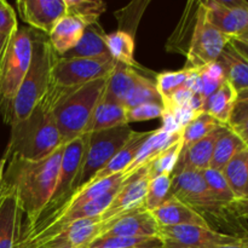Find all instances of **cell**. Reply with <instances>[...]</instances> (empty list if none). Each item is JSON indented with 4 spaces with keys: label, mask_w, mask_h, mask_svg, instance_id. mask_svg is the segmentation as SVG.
I'll return each instance as SVG.
<instances>
[{
    "label": "cell",
    "mask_w": 248,
    "mask_h": 248,
    "mask_svg": "<svg viewBox=\"0 0 248 248\" xmlns=\"http://www.w3.org/2000/svg\"><path fill=\"white\" fill-rule=\"evenodd\" d=\"M64 145L41 160H27L19 156L9 159L2 186L14 193L19 207L27 216L26 227L36 222L52 198L60 171Z\"/></svg>",
    "instance_id": "obj_1"
},
{
    "label": "cell",
    "mask_w": 248,
    "mask_h": 248,
    "mask_svg": "<svg viewBox=\"0 0 248 248\" xmlns=\"http://www.w3.org/2000/svg\"><path fill=\"white\" fill-rule=\"evenodd\" d=\"M60 56L47 35L33 31V55L31 67L11 103L2 108L5 123L10 126L26 120L47 94L53 65Z\"/></svg>",
    "instance_id": "obj_2"
},
{
    "label": "cell",
    "mask_w": 248,
    "mask_h": 248,
    "mask_svg": "<svg viewBox=\"0 0 248 248\" xmlns=\"http://www.w3.org/2000/svg\"><path fill=\"white\" fill-rule=\"evenodd\" d=\"M108 78L94 80L77 89H48L45 97L51 104L63 144L86 135L94 109L103 97Z\"/></svg>",
    "instance_id": "obj_3"
},
{
    "label": "cell",
    "mask_w": 248,
    "mask_h": 248,
    "mask_svg": "<svg viewBox=\"0 0 248 248\" xmlns=\"http://www.w3.org/2000/svg\"><path fill=\"white\" fill-rule=\"evenodd\" d=\"M10 127V140L2 159L5 162L12 156L36 161L64 145L46 97L26 120Z\"/></svg>",
    "instance_id": "obj_4"
},
{
    "label": "cell",
    "mask_w": 248,
    "mask_h": 248,
    "mask_svg": "<svg viewBox=\"0 0 248 248\" xmlns=\"http://www.w3.org/2000/svg\"><path fill=\"white\" fill-rule=\"evenodd\" d=\"M136 131L128 125L110 130L97 131L87 133V143L85 148L80 172L74 184V191H78L82 186L91 182V179L107 166L114 155L119 152L126 143L132 138Z\"/></svg>",
    "instance_id": "obj_5"
},
{
    "label": "cell",
    "mask_w": 248,
    "mask_h": 248,
    "mask_svg": "<svg viewBox=\"0 0 248 248\" xmlns=\"http://www.w3.org/2000/svg\"><path fill=\"white\" fill-rule=\"evenodd\" d=\"M31 55L33 29L18 27L16 33L10 36L0 67V94L4 99L2 108L11 103L16 96L31 67Z\"/></svg>",
    "instance_id": "obj_6"
},
{
    "label": "cell",
    "mask_w": 248,
    "mask_h": 248,
    "mask_svg": "<svg viewBox=\"0 0 248 248\" xmlns=\"http://www.w3.org/2000/svg\"><path fill=\"white\" fill-rule=\"evenodd\" d=\"M232 39L212 26L207 21L202 2L196 9L195 26L186 50V69H200L217 62L219 56Z\"/></svg>",
    "instance_id": "obj_7"
},
{
    "label": "cell",
    "mask_w": 248,
    "mask_h": 248,
    "mask_svg": "<svg viewBox=\"0 0 248 248\" xmlns=\"http://www.w3.org/2000/svg\"><path fill=\"white\" fill-rule=\"evenodd\" d=\"M115 63L113 58L89 60L58 57L51 74L50 89H77L94 80L108 78L113 72Z\"/></svg>",
    "instance_id": "obj_8"
},
{
    "label": "cell",
    "mask_w": 248,
    "mask_h": 248,
    "mask_svg": "<svg viewBox=\"0 0 248 248\" xmlns=\"http://www.w3.org/2000/svg\"><path fill=\"white\" fill-rule=\"evenodd\" d=\"M87 143V135L78 137L75 140H70L67 144H64L62 153V159H61L60 171H58L57 182H56L55 190H53L52 198L50 202L45 207V210L41 212L39 218L34 224L31 227H24L22 229H29L34 227L36 223L46 219L50 217L52 213H55L58 208L62 206V203L69 198L74 191V184L77 181V177L80 172L82 159H84L85 148Z\"/></svg>",
    "instance_id": "obj_9"
},
{
    "label": "cell",
    "mask_w": 248,
    "mask_h": 248,
    "mask_svg": "<svg viewBox=\"0 0 248 248\" xmlns=\"http://www.w3.org/2000/svg\"><path fill=\"white\" fill-rule=\"evenodd\" d=\"M172 177V195L190 206L201 216L203 213L220 216L223 212H227V207L215 198L201 172L182 171Z\"/></svg>",
    "instance_id": "obj_10"
},
{
    "label": "cell",
    "mask_w": 248,
    "mask_h": 248,
    "mask_svg": "<svg viewBox=\"0 0 248 248\" xmlns=\"http://www.w3.org/2000/svg\"><path fill=\"white\" fill-rule=\"evenodd\" d=\"M157 236L161 240L162 248H213L241 241V237L200 225L160 227Z\"/></svg>",
    "instance_id": "obj_11"
},
{
    "label": "cell",
    "mask_w": 248,
    "mask_h": 248,
    "mask_svg": "<svg viewBox=\"0 0 248 248\" xmlns=\"http://www.w3.org/2000/svg\"><path fill=\"white\" fill-rule=\"evenodd\" d=\"M150 176L147 166L137 170L124 181L110 205L99 216L102 224L110 222L125 213L144 207L145 195Z\"/></svg>",
    "instance_id": "obj_12"
},
{
    "label": "cell",
    "mask_w": 248,
    "mask_h": 248,
    "mask_svg": "<svg viewBox=\"0 0 248 248\" xmlns=\"http://www.w3.org/2000/svg\"><path fill=\"white\" fill-rule=\"evenodd\" d=\"M207 21L232 39L248 31V2L245 0L202 1Z\"/></svg>",
    "instance_id": "obj_13"
},
{
    "label": "cell",
    "mask_w": 248,
    "mask_h": 248,
    "mask_svg": "<svg viewBox=\"0 0 248 248\" xmlns=\"http://www.w3.org/2000/svg\"><path fill=\"white\" fill-rule=\"evenodd\" d=\"M16 6L22 21L45 35L67 15L64 0H18Z\"/></svg>",
    "instance_id": "obj_14"
},
{
    "label": "cell",
    "mask_w": 248,
    "mask_h": 248,
    "mask_svg": "<svg viewBox=\"0 0 248 248\" xmlns=\"http://www.w3.org/2000/svg\"><path fill=\"white\" fill-rule=\"evenodd\" d=\"M159 228L152 212L142 207L102 224L99 236L108 235L125 237H155L159 235Z\"/></svg>",
    "instance_id": "obj_15"
},
{
    "label": "cell",
    "mask_w": 248,
    "mask_h": 248,
    "mask_svg": "<svg viewBox=\"0 0 248 248\" xmlns=\"http://www.w3.org/2000/svg\"><path fill=\"white\" fill-rule=\"evenodd\" d=\"M101 229L102 223L99 217L80 219L70 223L41 245L46 248H87L99 236Z\"/></svg>",
    "instance_id": "obj_16"
},
{
    "label": "cell",
    "mask_w": 248,
    "mask_h": 248,
    "mask_svg": "<svg viewBox=\"0 0 248 248\" xmlns=\"http://www.w3.org/2000/svg\"><path fill=\"white\" fill-rule=\"evenodd\" d=\"M22 211L11 190L0 186V248H15L21 236Z\"/></svg>",
    "instance_id": "obj_17"
},
{
    "label": "cell",
    "mask_w": 248,
    "mask_h": 248,
    "mask_svg": "<svg viewBox=\"0 0 248 248\" xmlns=\"http://www.w3.org/2000/svg\"><path fill=\"white\" fill-rule=\"evenodd\" d=\"M229 126H219L215 131H212L210 135L206 136L205 138L196 142L195 144L189 147L188 149L183 150L181 153V156H179L178 164H177L173 174L182 171L202 172L205 170L210 169V164L211 160H212L216 143H217L218 138L222 136V133Z\"/></svg>",
    "instance_id": "obj_18"
},
{
    "label": "cell",
    "mask_w": 248,
    "mask_h": 248,
    "mask_svg": "<svg viewBox=\"0 0 248 248\" xmlns=\"http://www.w3.org/2000/svg\"><path fill=\"white\" fill-rule=\"evenodd\" d=\"M152 215L154 216L159 227H176V225L211 227L203 216L172 194L159 208L153 211Z\"/></svg>",
    "instance_id": "obj_19"
},
{
    "label": "cell",
    "mask_w": 248,
    "mask_h": 248,
    "mask_svg": "<svg viewBox=\"0 0 248 248\" xmlns=\"http://www.w3.org/2000/svg\"><path fill=\"white\" fill-rule=\"evenodd\" d=\"M182 138V132L170 133L164 131L162 128L152 131L149 137L143 142L140 148L138 149L135 159L130 164V166L123 172L125 178L130 177L131 174L135 173L137 170L149 165L160 153L166 150L167 148L171 147L173 143L179 140Z\"/></svg>",
    "instance_id": "obj_20"
},
{
    "label": "cell",
    "mask_w": 248,
    "mask_h": 248,
    "mask_svg": "<svg viewBox=\"0 0 248 248\" xmlns=\"http://www.w3.org/2000/svg\"><path fill=\"white\" fill-rule=\"evenodd\" d=\"M104 29L99 22L85 27L84 34L74 48L61 56L62 58H89V60H108L111 58L106 45Z\"/></svg>",
    "instance_id": "obj_21"
},
{
    "label": "cell",
    "mask_w": 248,
    "mask_h": 248,
    "mask_svg": "<svg viewBox=\"0 0 248 248\" xmlns=\"http://www.w3.org/2000/svg\"><path fill=\"white\" fill-rule=\"evenodd\" d=\"M223 68L225 79L236 91L237 96L248 93V61L230 41L217 61Z\"/></svg>",
    "instance_id": "obj_22"
},
{
    "label": "cell",
    "mask_w": 248,
    "mask_h": 248,
    "mask_svg": "<svg viewBox=\"0 0 248 248\" xmlns=\"http://www.w3.org/2000/svg\"><path fill=\"white\" fill-rule=\"evenodd\" d=\"M85 24L77 17L65 15L57 22L52 31L48 33L47 38L51 46L58 56H63L74 48L82 38Z\"/></svg>",
    "instance_id": "obj_23"
},
{
    "label": "cell",
    "mask_w": 248,
    "mask_h": 248,
    "mask_svg": "<svg viewBox=\"0 0 248 248\" xmlns=\"http://www.w3.org/2000/svg\"><path fill=\"white\" fill-rule=\"evenodd\" d=\"M143 75L136 72V69H133V68L116 62L115 67H114L113 72L109 75L108 81H107L103 98L123 104L124 99L126 98L128 92L140 81Z\"/></svg>",
    "instance_id": "obj_24"
},
{
    "label": "cell",
    "mask_w": 248,
    "mask_h": 248,
    "mask_svg": "<svg viewBox=\"0 0 248 248\" xmlns=\"http://www.w3.org/2000/svg\"><path fill=\"white\" fill-rule=\"evenodd\" d=\"M150 133H152V131H148V132H135V135H133L132 138L126 143L125 147L121 148V149L114 155L113 159L107 164V166L104 167V169H102L101 171L91 179L90 183L102 181V179L108 178V177L114 176V174L116 173H121V172L125 171V170L130 166V164L132 162V160L135 159L136 154H137L138 149H140V145L143 144V142L149 137Z\"/></svg>",
    "instance_id": "obj_25"
},
{
    "label": "cell",
    "mask_w": 248,
    "mask_h": 248,
    "mask_svg": "<svg viewBox=\"0 0 248 248\" xmlns=\"http://www.w3.org/2000/svg\"><path fill=\"white\" fill-rule=\"evenodd\" d=\"M236 102V91L230 85V82L225 80L224 84L215 93L205 99L203 111L210 114L222 125L229 126Z\"/></svg>",
    "instance_id": "obj_26"
},
{
    "label": "cell",
    "mask_w": 248,
    "mask_h": 248,
    "mask_svg": "<svg viewBox=\"0 0 248 248\" xmlns=\"http://www.w3.org/2000/svg\"><path fill=\"white\" fill-rule=\"evenodd\" d=\"M125 110V107L121 103L108 101L102 97L101 102L97 104L96 109H94V113L86 130V135L97 132V131L110 130V128L126 126L127 121H126Z\"/></svg>",
    "instance_id": "obj_27"
},
{
    "label": "cell",
    "mask_w": 248,
    "mask_h": 248,
    "mask_svg": "<svg viewBox=\"0 0 248 248\" xmlns=\"http://www.w3.org/2000/svg\"><path fill=\"white\" fill-rule=\"evenodd\" d=\"M230 189L236 200L245 198L248 194V148L237 153L227 166L222 170Z\"/></svg>",
    "instance_id": "obj_28"
},
{
    "label": "cell",
    "mask_w": 248,
    "mask_h": 248,
    "mask_svg": "<svg viewBox=\"0 0 248 248\" xmlns=\"http://www.w3.org/2000/svg\"><path fill=\"white\" fill-rule=\"evenodd\" d=\"M106 45L109 55L115 62L135 69L138 63L135 60V38L130 31H119L106 35Z\"/></svg>",
    "instance_id": "obj_29"
},
{
    "label": "cell",
    "mask_w": 248,
    "mask_h": 248,
    "mask_svg": "<svg viewBox=\"0 0 248 248\" xmlns=\"http://www.w3.org/2000/svg\"><path fill=\"white\" fill-rule=\"evenodd\" d=\"M245 148H246V145L244 144L241 138L232 128L228 127L216 143L210 169L222 171L227 166L228 162Z\"/></svg>",
    "instance_id": "obj_30"
},
{
    "label": "cell",
    "mask_w": 248,
    "mask_h": 248,
    "mask_svg": "<svg viewBox=\"0 0 248 248\" xmlns=\"http://www.w3.org/2000/svg\"><path fill=\"white\" fill-rule=\"evenodd\" d=\"M222 126V124L218 123L215 118L210 115L206 111H201L190 124L186 126L182 131V143H183V149H188L196 142L205 138L206 136L210 135L212 131ZM227 126V125H225Z\"/></svg>",
    "instance_id": "obj_31"
},
{
    "label": "cell",
    "mask_w": 248,
    "mask_h": 248,
    "mask_svg": "<svg viewBox=\"0 0 248 248\" xmlns=\"http://www.w3.org/2000/svg\"><path fill=\"white\" fill-rule=\"evenodd\" d=\"M87 248H162L159 236L125 237L101 235L96 237Z\"/></svg>",
    "instance_id": "obj_32"
},
{
    "label": "cell",
    "mask_w": 248,
    "mask_h": 248,
    "mask_svg": "<svg viewBox=\"0 0 248 248\" xmlns=\"http://www.w3.org/2000/svg\"><path fill=\"white\" fill-rule=\"evenodd\" d=\"M67 15L77 17L85 26L98 22V18L106 12V2L99 0H64Z\"/></svg>",
    "instance_id": "obj_33"
},
{
    "label": "cell",
    "mask_w": 248,
    "mask_h": 248,
    "mask_svg": "<svg viewBox=\"0 0 248 248\" xmlns=\"http://www.w3.org/2000/svg\"><path fill=\"white\" fill-rule=\"evenodd\" d=\"M145 103L162 104V99L159 91H157L155 82H153V80L148 79V78L142 77L140 81L128 92L126 98L124 99L123 106L125 108H132V107L140 106V104Z\"/></svg>",
    "instance_id": "obj_34"
},
{
    "label": "cell",
    "mask_w": 248,
    "mask_h": 248,
    "mask_svg": "<svg viewBox=\"0 0 248 248\" xmlns=\"http://www.w3.org/2000/svg\"><path fill=\"white\" fill-rule=\"evenodd\" d=\"M172 179V174H160L150 178L144 200L145 210L153 212L167 200L171 195Z\"/></svg>",
    "instance_id": "obj_35"
},
{
    "label": "cell",
    "mask_w": 248,
    "mask_h": 248,
    "mask_svg": "<svg viewBox=\"0 0 248 248\" xmlns=\"http://www.w3.org/2000/svg\"><path fill=\"white\" fill-rule=\"evenodd\" d=\"M182 149H183V143H182V138L177 140L176 143L160 153L149 165V176L150 178L153 177L160 176V174H173L174 170H176L177 164H178L179 156H181Z\"/></svg>",
    "instance_id": "obj_36"
},
{
    "label": "cell",
    "mask_w": 248,
    "mask_h": 248,
    "mask_svg": "<svg viewBox=\"0 0 248 248\" xmlns=\"http://www.w3.org/2000/svg\"><path fill=\"white\" fill-rule=\"evenodd\" d=\"M202 173L203 179L207 183L208 188L212 191L215 198L222 203L223 206L228 208V206L232 205L236 198H235L234 193L230 189L229 184H228L227 179L223 176L222 171H217L213 169H207L205 171L201 172Z\"/></svg>",
    "instance_id": "obj_37"
},
{
    "label": "cell",
    "mask_w": 248,
    "mask_h": 248,
    "mask_svg": "<svg viewBox=\"0 0 248 248\" xmlns=\"http://www.w3.org/2000/svg\"><path fill=\"white\" fill-rule=\"evenodd\" d=\"M198 72L199 75H200L202 97L205 99L208 98L211 94L215 93L227 80L222 65L218 62L205 65V67L198 69Z\"/></svg>",
    "instance_id": "obj_38"
},
{
    "label": "cell",
    "mask_w": 248,
    "mask_h": 248,
    "mask_svg": "<svg viewBox=\"0 0 248 248\" xmlns=\"http://www.w3.org/2000/svg\"><path fill=\"white\" fill-rule=\"evenodd\" d=\"M190 74V69L178 70V72H162L156 75V89L159 91L161 99L164 101L165 98L173 93L174 91L179 90L184 86L186 79Z\"/></svg>",
    "instance_id": "obj_39"
},
{
    "label": "cell",
    "mask_w": 248,
    "mask_h": 248,
    "mask_svg": "<svg viewBox=\"0 0 248 248\" xmlns=\"http://www.w3.org/2000/svg\"><path fill=\"white\" fill-rule=\"evenodd\" d=\"M126 121L127 125L130 123H138V121H148L154 119H162L165 114V107L160 103H145L140 106L125 108Z\"/></svg>",
    "instance_id": "obj_40"
},
{
    "label": "cell",
    "mask_w": 248,
    "mask_h": 248,
    "mask_svg": "<svg viewBox=\"0 0 248 248\" xmlns=\"http://www.w3.org/2000/svg\"><path fill=\"white\" fill-rule=\"evenodd\" d=\"M18 29V22L15 10L5 0H0V35L10 38Z\"/></svg>",
    "instance_id": "obj_41"
},
{
    "label": "cell",
    "mask_w": 248,
    "mask_h": 248,
    "mask_svg": "<svg viewBox=\"0 0 248 248\" xmlns=\"http://www.w3.org/2000/svg\"><path fill=\"white\" fill-rule=\"evenodd\" d=\"M246 118H248V93H244L237 96V102L235 104L234 113H232L229 126L240 123Z\"/></svg>",
    "instance_id": "obj_42"
},
{
    "label": "cell",
    "mask_w": 248,
    "mask_h": 248,
    "mask_svg": "<svg viewBox=\"0 0 248 248\" xmlns=\"http://www.w3.org/2000/svg\"><path fill=\"white\" fill-rule=\"evenodd\" d=\"M227 212L232 213L240 218H248V195L240 200H235L232 205L228 206Z\"/></svg>",
    "instance_id": "obj_43"
},
{
    "label": "cell",
    "mask_w": 248,
    "mask_h": 248,
    "mask_svg": "<svg viewBox=\"0 0 248 248\" xmlns=\"http://www.w3.org/2000/svg\"><path fill=\"white\" fill-rule=\"evenodd\" d=\"M229 127L241 138L244 144L248 148V118L244 119L240 123L234 124V125H230Z\"/></svg>",
    "instance_id": "obj_44"
},
{
    "label": "cell",
    "mask_w": 248,
    "mask_h": 248,
    "mask_svg": "<svg viewBox=\"0 0 248 248\" xmlns=\"http://www.w3.org/2000/svg\"><path fill=\"white\" fill-rule=\"evenodd\" d=\"M9 39L10 38H7V36L0 35V67H1L2 58H4L5 51H6L7 43H9Z\"/></svg>",
    "instance_id": "obj_45"
},
{
    "label": "cell",
    "mask_w": 248,
    "mask_h": 248,
    "mask_svg": "<svg viewBox=\"0 0 248 248\" xmlns=\"http://www.w3.org/2000/svg\"><path fill=\"white\" fill-rule=\"evenodd\" d=\"M232 45L235 46V48H236V50L239 51V52L241 53V55L248 61V46L244 45V44L239 43V41H236V40H232Z\"/></svg>",
    "instance_id": "obj_46"
},
{
    "label": "cell",
    "mask_w": 248,
    "mask_h": 248,
    "mask_svg": "<svg viewBox=\"0 0 248 248\" xmlns=\"http://www.w3.org/2000/svg\"><path fill=\"white\" fill-rule=\"evenodd\" d=\"M15 248H46V247L43 246V245H34V244H31V242L21 241V240H18V242H17L16 247Z\"/></svg>",
    "instance_id": "obj_47"
},
{
    "label": "cell",
    "mask_w": 248,
    "mask_h": 248,
    "mask_svg": "<svg viewBox=\"0 0 248 248\" xmlns=\"http://www.w3.org/2000/svg\"><path fill=\"white\" fill-rule=\"evenodd\" d=\"M232 40H236V41H239V43H241V44H244V45L248 46V31H245V33H242L241 35H239L237 38L232 39Z\"/></svg>",
    "instance_id": "obj_48"
},
{
    "label": "cell",
    "mask_w": 248,
    "mask_h": 248,
    "mask_svg": "<svg viewBox=\"0 0 248 248\" xmlns=\"http://www.w3.org/2000/svg\"><path fill=\"white\" fill-rule=\"evenodd\" d=\"M213 248H246V246H245L244 241H242V237H241V241H240L239 244L225 245V246H218V247H213Z\"/></svg>",
    "instance_id": "obj_49"
},
{
    "label": "cell",
    "mask_w": 248,
    "mask_h": 248,
    "mask_svg": "<svg viewBox=\"0 0 248 248\" xmlns=\"http://www.w3.org/2000/svg\"><path fill=\"white\" fill-rule=\"evenodd\" d=\"M4 165H5L4 160H0V186H1L2 179H4Z\"/></svg>",
    "instance_id": "obj_50"
},
{
    "label": "cell",
    "mask_w": 248,
    "mask_h": 248,
    "mask_svg": "<svg viewBox=\"0 0 248 248\" xmlns=\"http://www.w3.org/2000/svg\"><path fill=\"white\" fill-rule=\"evenodd\" d=\"M242 241H244V244H245V246H246V248H248V235H247V236L242 237Z\"/></svg>",
    "instance_id": "obj_51"
},
{
    "label": "cell",
    "mask_w": 248,
    "mask_h": 248,
    "mask_svg": "<svg viewBox=\"0 0 248 248\" xmlns=\"http://www.w3.org/2000/svg\"><path fill=\"white\" fill-rule=\"evenodd\" d=\"M2 104H4V99H2L1 94H0V109L2 108Z\"/></svg>",
    "instance_id": "obj_52"
},
{
    "label": "cell",
    "mask_w": 248,
    "mask_h": 248,
    "mask_svg": "<svg viewBox=\"0 0 248 248\" xmlns=\"http://www.w3.org/2000/svg\"><path fill=\"white\" fill-rule=\"evenodd\" d=\"M247 195H248V194H247Z\"/></svg>",
    "instance_id": "obj_53"
}]
</instances>
